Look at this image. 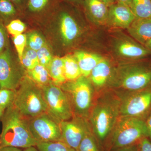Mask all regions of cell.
Here are the masks:
<instances>
[{
  "label": "cell",
  "mask_w": 151,
  "mask_h": 151,
  "mask_svg": "<svg viewBox=\"0 0 151 151\" xmlns=\"http://www.w3.org/2000/svg\"><path fill=\"white\" fill-rule=\"evenodd\" d=\"M120 97L113 89H105L96 94L88 120L92 133L103 150L120 116Z\"/></svg>",
  "instance_id": "obj_1"
},
{
  "label": "cell",
  "mask_w": 151,
  "mask_h": 151,
  "mask_svg": "<svg viewBox=\"0 0 151 151\" xmlns=\"http://www.w3.org/2000/svg\"><path fill=\"white\" fill-rule=\"evenodd\" d=\"M151 87V65L145 59L115 65L108 89L123 94Z\"/></svg>",
  "instance_id": "obj_2"
},
{
  "label": "cell",
  "mask_w": 151,
  "mask_h": 151,
  "mask_svg": "<svg viewBox=\"0 0 151 151\" xmlns=\"http://www.w3.org/2000/svg\"><path fill=\"white\" fill-rule=\"evenodd\" d=\"M0 148L13 147L27 148L35 147L37 142L29 127V119L22 115L13 105L7 108L1 119Z\"/></svg>",
  "instance_id": "obj_3"
},
{
  "label": "cell",
  "mask_w": 151,
  "mask_h": 151,
  "mask_svg": "<svg viewBox=\"0 0 151 151\" xmlns=\"http://www.w3.org/2000/svg\"><path fill=\"white\" fill-rule=\"evenodd\" d=\"M149 137L145 122L141 119L120 116L104 147V151L137 145L143 138Z\"/></svg>",
  "instance_id": "obj_4"
},
{
  "label": "cell",
  "mask_w": 151,
  "mask_h": 151,
  "mask_svg": "<svg viewBox=\"0 0 151 151\" xmlns=\"http://www.w3.org/2000/svg\"><path fill=\"white\" fill-rule=\"evenodd\" d=\"M13 105L22 116L28 119L47 112L42 88L27 75L16 90Z\"/></svg>",
  "instance_id": "obj_5"
},
{
  "label": "cell",
  "mask_w": 151,
  "mask_h": 151,
  "mask_svg": "<svg viewBox=\"0 0 151 151\" xmlns=\"http://www.w3.org/2000/svg\"><path fill=\"white\" fill-rule=\"evenodd\" d=\"M59 86L67 94L73 116L88 119L96 95L89 78L81 76L75 80L66 81Z\"/></svg>",
  "instance_id": "obj_6"
},
{
  "label": "cell",
  "mask_w": 151,
  "mask_h": 151,
  "mask_svg": "<svg viewBox=\"0 0 151 151\" xmlns=\"http://www.w3.org/2000/svg\"><path fill=\"white\" fill-rule=\"evenodd\" d=\"M119 95L121 99L120 116L145 121L151 111V87Z\"/></svg>",
  "instance_id": "obj_7"
},
{
  "label": "cell",
  "mask_w": 151,
  "mask_h": 151,
  "mask_svg": "<svg viewBox=\"0 0 151 151\" xmlns=\"http://www.w3.org/2000/svg\"><path fill=\"white\" fill-rule=\"evenodd\" d=\"M42 88L47 113L60 122L73 118L70 101L67 94L59 86L52 82Z\"/></svg>",
  "instance_id": "obj_8"
},
{
  "label": "cell",
  "mask_w": 151,
  "mask_h": 151,
  "mask_svg": "<svg viewBox=\"0 0 151 151\" xmlns=\"http://www.w3.org/2000/svg\"><path fill=\"white\" fill-rule=\"evenodd\" d=\"M60 122L47 112L29 119V127L37 143L61 141Z\"/></svg>",
  "instance_id": "obj_9"
},
{
  "label": "cell",
  "mask_w": 151,
  "mask_h": 151,
  "mask_svg": "<svg viewBox=\"0 0 151 151\" xmlns=\"http://www.w3.org/2000/svg\"><path fill=\"white\" fill-rule=\"evenodd\" d=\"M26 75V70L7 47L0 54V88L16 90Z\"/></svg>",
  "instance_id": "obj_10"
},
{
  "label": "cell",
  "mask_w": 151,
  "mask_h": 151,
  "mask_svg": "<svg viewBox=\"0 0 151 151\" xmlns=\"http://www.w3.org/2000/svg\"><path fill=\"white\" fill-rule=\"evenodd\" d=\"M113 49L120 62L147 59L151 56V52L143 45L125 35L119 36L114 40Z\"/></svg>",
  "instance_id": "obj_11"
},
{
  "label": "cell",
  "mask_w": 151,
  "mask_h": 151,
  "mask_svg": "<svg viewBox=\"0 0 151 151\" xmlns=\"http://www.w3.org/2000/svg\"><path fill=\"white\" fill-rule=\"evenodd\" d=\"M61 141L76 151L86 133L91 130L88 119L73 116L60 123Z\"/></svg>",
  "instance_id": "obj_12"
},
{
  "label": "cell",
  "mask_w": 151,
  "mask_h": 151,
  "mask_svg": "<svg viewBox=\"0 0 151 151\" xmlns=\"http://www.w3.org/2000/svg\"><path fill=\"white\" fill-rule=\"evenodd\" d=\"M115 65L108 58L103 57L92 70L88 78L96 94L108 89Z\"/></svg>",
  "instance_id": "obj_13"
},
{
  "label": "cell",
  "mask_w": 151,
  "mask_h": 151,
  "mask_svg": "<svg viewBox=\"0 0 151 151\" xmlns=\"http://www.w3.org/2000/svg\"><path fill=\"white\" fill-rule=\"evenodd\" d=\"M136 17L129 6L114 3L109 7L107 24L111 27L128 29Z\"/></svg>",
  "instance_id": "obj_14"
},
{
  "label": "cell",
  "mask_w": 151,
  "mask_h": 151,
  "mask_svg": "<svg viewBox=\"0 0 151 151\" xmlns=\"http://www.w3.org/2000/svg\"><path fill=\"white\" fill-rule=\"evenodd\" d=\"M59 22L60 32L63 41L65 45H70L79 35V26L73 17L66 12L60 14Z\"/></svg>",
  "instance_id": "obj_15"
},
{
  "label": "cell",
  "mask_w": 151,
  "mask_h": 151,
  "mask_svg": "<svg viewBox=\"0 0 151 151\" xmlns=\"http://www.w3.org/2000/svg\"><path fill=\"white\" fill-rule=\"evenodd\" d=\"M87 15L94 24H107L109 7L100 0H84Z\"/></svg>",
  "instance_id": "obj_16"
},
{
  "label": "cell",
  "mask_w": 151,
  "mask_h": 151,
  "mask_svg": "<svg viewBox=\"0 0 151 151\" xmlns=\"http://www.w3.org/2000/svg\"><path fill=\"white\" fill-rule=\"evenodd\" d=\"M127 29L133 39L144 45L151 39V17L136 19Z\"/></svg>",
  "instance_id": "obj_17"
},
{
  "label": "cell",
  "mask_w": 151,
  "mask_h": 151,
  "mask_svg": "<svg viewBox=\"0 0 151 151\" xmlns=\"http://www.w3.org/2000/svg\"><path fill=\"white\" fill-rule=\"evenodd\" d=\"M81 70V75L89 77L93 68L103 57L98 54L84 51H77L74 56Z\"/></svg>",
  "instance_id": "obj_18"
},
{
  "label": "cell",
  "mask_w": 151,
  "mask_h": 151,
  "mask_svg": "<svg viewBox=\"0 0 151 151\" xmlns=\"http://www.w3.org/2000/svg\"><path fill=\"white\" fill-rule=\"evenodd\" d=\"M47 68L52 81L55 84L59 86L67 81L64 73L63 57H53Z\"/></svg>",
  "instance_id": "obj_19"
},
{
  "label": "cell",
  "mask_w": 151,
  "mask_h": 151,
  "mask_svg": "<svg viewBox=\"0 0 151 151\" xmlns=\"http://www.w3.org/2000/svg\"><path fill=\"white\" fill-rule=\"evenodd\" d=\"M26 75L41 88L52 82L47 67L40 64L26 71Z\"/></svg>",
  "instance_id": "obj_20"
},
{
  "label": "cell",
  "mask_w": 151,
  "mask_h": 151,
  "mask_svg": "<svg viewBox=\"0 0 151 151\" xmlns=\"http://www.w3.org/2000/svg\"><path fill=\"white\" fill-rule=\"evenodd\" d=\"M63 59L66 81H73L82 76L78 63L74 56L67 55L63 57Z\"/></svg>",
  "instance_id": "obj_21"
},
{
  "label": "cell",
  "mask_w": 151,
  "mask_h": 151,
  "mask_svg": "<svg viewBox=\"0 0 151 151\" xmlns=\"http://www.w3.org/2000/svg\"><path fill=\"white\" fill-rule=\"evenodd\" d=\"M130 7L136 19L151 17V0H132Z\"/></svg>",
  "instance_id": "obj_22"
},
{
  "label": "cell",
  "mask_w": 151,
  "mask_h": 151,
  "mask_svg": "<svg viewBox=\"0 0 151 151\" xmlns=\"http://www.w3.org/2000/svg\"><path fill=\"white\" fill-rule=\"evenodd\" d=\"M76 151H104L92 130L87 132Z\"/></svg>",
  "instance_id": "obj_23"
},
{
  "label": "cell",
  "mask_w": 151,
  "mask_h": 151,
  "mask_svg": "<svg viewBox=\"0 0 151 151\" xmlns=\"http://www.w3.org/2000/svg\"><path fill=\"white\" fill-rule=\"evenodd\" d=\"M17 12L16 6L10 0H0V21L8 22Z\"/></svg>",
  "instance_id": "obj_24"
},
{
  "label": "cell",
  "mask_w": 151,
  "mask_h": 151,
  "mask_svg": "<svg viewBox=\"0 0 151 151\" xmlns=\"http://www.w3.org/2000/svg\"><path fill=\"white\" fill-rule=\"evenodd\" d=\"M19 62L26 71L34 68L39 64L37 51L28 47L26 48Z\"/></svg>",
  "instance_id": "obj_25"
},
{
  "label": "cell",
  "mask_w": 151,
  "mask_h": 151,
  "mask_svg": "<svg viewBox=\"0 0 151 151\" xmlns=\"http://www.w3.org/2000/svg\"><path fill=\"white\" fill-rule=\"evenodd\" d=\"M35 147L39 151H76L61 141L37 143Z\"/></svg>",
  "instance_id": "obj_26"
},
{
  "label": "cell",
  "mask_w": 151,
  "mask_h": 151,
  "mask_svg": "<svg viewBox=\"0 0 151 151\" xmlns=\"http://www.w3.org/2000/svg\"><path fill=\"white\" fill-rule=\"evenodd\" d=\"M16 90L0 88V107L6 110L13 104Z\"/></svg>",
  "instance_id": "obj_27"
},
{
  "label": "cell",
  "mask_w": 151,
  "mask_h": 151,
  "mask_svg": "<svg viewBox=\"0 0 151 151\" xmlns=\"http://www.w3.org/2000/svg\"><path fill=\"white\" fill-rule=\"evenodd\" d=\"M27 44L28 48L37 51L45 45V40L38 33L32 32L28 36Z\"/></svg>",
  "instance_id": "obj_28"
},
{
  "label": "cell",
  "mask_w": 151,
  "mask_h": 151,
  "mask_svg": "<svg viewBox=\"0 0 151 151\" xmlns=\"http://www.w3.org/2000/svg\"><path fill=\"white\" fill-rule=\"evenodd\" d=\"M8 33L13 37L22 34L26 29L24 23L19 19L11 21L6 26Z\"/></svg>",
  "instance_id": "obj_29"
},
{
  "label": "cell",
  "mask_w": 151,
  "mask_h": 151,
  "mask_svg": "<svg viewBox=\"0 0 151 151\" xmlns=\"http://www.w3.org/2000/svg\"><path fill=\"white\" fill-rule=\"evenodd\" d=\"M51 0H28L27 8L30 12L37 13L47 7Z\"/></svg>",
  "instance_id": "obj_30"
},
{
  "label": "cell",
  "mask_w": 151,
  "mask_h": 151,
  "mask_svg": "<svg viewBox=\"0 0 151 151\" xmlns=\"http://www.w3.org/2000/svg\"><path fill=\"white\" fill-rule=\"evenodd\" d=\"M39 64L47 67L53 57L50 49L46 44L37 51Z\"/></svg>",
  "instance_id": "obj_31"
},
{
  "label": "cell",
  "mask_w": 151,
  "mask_h": 151,
  "mask_svg": "<svg viewBox=\"0 0 151 151\" xmlns=\"http://www.w3.org/2000/svg\"><path fill=\"white\" fill-rule=\"evenodd\" d=\"M13 42L17 52L19 61L21 59L27 43L26 35L23 34L14 37Z\"/></svg>",
  "instance_id": "obj_32"
},
{
  "label": "cell",
  "mask_w": 151,
  "mask_h": 151,
  "mask_svg": "<svg viewBox=\"0 0 151 151\" xmlns=\"http://www.w3.org/2000/svg\"><path fill=\"white\" fill-rule=\"evenodd\" d=\"M8 32L2 22L0 21V54L9 47Z\"/></svg>",
  "instance_id": "obj_33"
},
{
  "label": "cell",
  "mask_w": 151,
  "mask_h": 151,
  "mask_svg": "<svg viewBox=\"0 0 151 151\" xmlns=\"http://www.w3.org/2000/svg\"><path fill=\"white\" fill-rule=\"evenodd\" d=\"M137 145L139 151H151V141L148 137L143 138Z\"/></svg>",
  "instance_id": "obj_34"
},
{
  "label": "cell",
  "mask_w": 151,
  "mask_h": 151,
  "mask_svg": "<svg viewBox=\"0 0 151 151\" xmlns=\"http://www.w3.org/2000/svg\"><path fill=\"white\" fill-rule=\"evenodd\" d=\"M111 151H139L138 149L137 144L129 146V147H125L121 148L116 149Z\"/></svg>",
  "instance_id": "obj_35"
},
{
  "label": "cell",
  "mask_w": 151,
  "mask_h": 151,
  "mask_svg": "<svg viewBox=\"0 0 151 151\" xmlns=\"http://www.w3.org/2000/svg\"><path fill=\"white\" fill-rule=\"evenodd\" d=\"M146 126L148 132L149 139L151 141V111L146 119L145 121Z\"/></svg>",
  "instance_id": "obj_36"
},
{
  "label": "cell",
  "mask_w": 151,
  "mask_h": 151,
  "mask_svg": "<svg viewBox=\"0 0 151 151\" xmlns=\"http://www.w3.org/2000/svg\"><path fill=\"white\" fill-rule=\"evenodd\" d=\"M0 151H23L19 148L13 147H5L0 148Z\"/></svg>",
  "instance_id": "obj_37"
},
{
  "label": "cell",
  "mask_w": 151,
  "mask_h": 151,
  "mask_svg": "<svg viewBox=\"0 0 151 151\" xmlns=\"http://www.w3.org/2000/svg\"><path fill=\"white\" fill-rule=\"evenodd\" d=\"M116 3H121V4H124L130 6L131 3L132 2V0H115Z\"/></svg>",
  "instance_id": "obj_38"
},
{
  "label": "cell",
  "mask_w": 151,
  "mask_h": 151,
  "mask_svg": "<svg viewBox=\"0 0 151 151\" xmlns=\"http://www.w3.org/2000/svg\"><path fill=\"white\" fill-rule=\"evenodd\" d=\"M100 1L103 2L105 5L108 6V7L112 5L115 2V0H100Z\"/></svg>",
  "instance_id": "obj_39"
},
{
  "label": "cell",
  "mask_w": 151,
  "mask_h": 151,
  "mask_svg": "<svg viewBox=\"0 0 151 151\" xmlns=\"http://www.w3.org/2000/svg\"><path fill=\"white\" fill-rule=\"evenodd\" d=\"M17 6L21 5L24 0H10Z\"/></svg>",
  "instance_id": "obj_40"
},
{
  "label": "cell",
  "mask_w": 151,
  "mask_h": 151,
  "mask_svg": "<svg viewBox=\"0 0 151 151\" xmlns=\"http://www.w3.org/2000/svg\"><path fill=\"white\" fill-rule=\"evenodd\" d=\"M143 45L151 52V39L147 41Z\"/></svg>",
  "instance_id": "obj_41"
},
{
  "label": "cell",
  "mask_w": 151,
  "mask_h": 151,
  "mask_svg": "<svg viewBox=\"0 0 151 151\" xmlns=\"http://www.w3.org/2000/svg\"><path fill=\"white\" fill-rule=\"evenodd\" d=\"M23 151H39L36 147H31L24 149Z\"/></svg>",
  "instance_id": "obj_42"
},
{
  "label": "cell",
  "mask_w": 151,
  "mask_h": 151,
  "mask_svg": "<svg viewBox=\"0 0 151 151\" xmlns=\"http://www.w3.org/2000/svg\"><path fill=\"white\" fill-rule=\"evenodd\" d=\"M5 110H4L2 108L0 107V121H1L2 118Z\"/></svg>",
  "instance_id": "obj_43"
},
{
  "label": "cell",
  "mask_w": 151,
  "mask_h": 151,
  "mask_svg": "<svg viewBox=\"0 0 151 151\" xmlns=\"http://www.w3.org/2000/svg\"><path fill=\"white\" fill-rule=\"evenodd\" d=\"M69 1L72 2H77L78 1H79V0H69Z\"/></svg>",
  "instance_id": "obj_44"
},
{
  "label": "cell",
  "mask_w": 151,
  "mask_h": 151,
  "mask_svg": "<svg viewBox=\"0 0 151 151\" xmlns=\"http://www.w3.org/2000/svg\"><path fill=\"white\" fill-rule=\"evenodd\" d=\"M150 64L151 65V59L150 60Z\"/></svg>",
  "instance_id": "obj_45"
}]
</instances>
